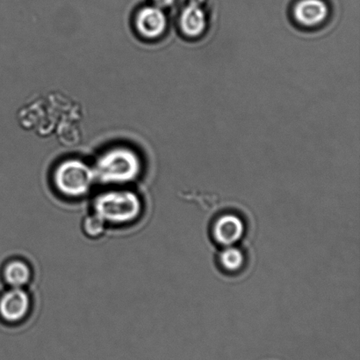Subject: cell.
<instances>
[{
    "mask_svg": "<svg viewBox=\"0 0 360 360\" xmlns=\"http://www.w3.org/2000/svg\"><path fill=\"white\" fill-rule=\"evenodd\" d=\"M145 201L130 187H106L92 198L91 212L110 228L133 226L145 215Z\"/></svg>",
    "mask_w": 360,
    "mask_h": 360,
    "instance_id": "6da1fadb",
    "label": "cell"
},
{
    "mask_svg": "<svg viewBox=\"0 0 360 360\" xmlns=\"http://www.w3.org/2000/svg\"><path fill=\"white\" fill-rule=\"evenodd\" d=\"M92 168L97 183L105 187H129L138 181L143 169L138 153L126 146L102 153Z\"/></svg>",
    "mask_w": 360,
    "mask_h": 360,
    "instance_id": "7a4b0ae2",
    "label": "cell"
},
{
    "mask_svg": "<svg viewBox=\"0 0 360 360\" xmlns=\"http://www.w3.org/2000/svg\"><path fill=\"white\" fill-rule=\"evenodd\" d=\"M96 183L92 166L81 159H65L53 171V188L60 198L69 201H80L88 198Z\"/></svg>",
    "mask_w": 360,
    "mask_h": 360,
    "instance_id": "3957f363",
    "label": "cell"
},
{
    "mask_svg": "<svg viewBox=\"0 0 360 360\" xmlns=\"http://www.w3.org/2000/svg\"><path fill=\"white\" fill-rule=\"evenodd\" d=\"M34 301L28 288H6L0 292V322L3 324H22L33 311Z\"/></svg>",
    "mask_w": 360,
    "mask_h": 360,
    "instance_id": "277c9868",
    "label": "cell"
},
{
    "mask_svg": "<svg viewBox=\"0 0 360 360\" xmlns=\"http://www.w3.org/2000/svg\"><path fill=\"white\" fill-rule=\"evenodd\" d=\"M247 226L238 212L226 211L216 215L210 224L212 242L219 248L238 245L245 237Z\"/></svg>",
    "mask_w": 360,
    "mask_h": 360,
    "instance_id": "5b68a950",
    "label": "cell"
},
{
    "mask_svg": "<svg viewBox=\"0 0 360 360\" xmlns=\"http://www.w3.org/2000/svg\"><path fill=\"white\" fill-rule=\"evenodd\" d=\"M34 269L28 260L13 256L2 263L0 276L6 288H28L34 279Z\"/></svg>",
    "mask_w": 360,
    "mask_h": 360,
    "instance_id": "8992f818",
    "label": "cell"
},
{
    "mask_svg": "<svg viewBox=\"0 0 360 360\" xmlns=\"http://www.w3.org/2000/svg\"><path fill=\"white\" fill-rule=\"evenodd\" d=\"M135 25L136 31L143 38L155 40L165 32L167 19L161 8L156 6H146L136 15Z\"/></svg>",
    "mask_w": 360,
    "mask_h": 360,
    "instance_id": "52a82bcc",
    "label": "cell"
},
{
    "mask_svg": "<svg viewBox=\"0 0 360 360\" xmlns=\"http://www.w3.org/2000/svg\"><path fill=\"white\" fill-rule=\"evenodd\" d=\"M298 24L314 28L325 22L329 15V6L325 0H299L293 10Z\"/></svg>",
    "mask_w": 360,
    "mask_h": 360,
    "instance_id": "ba28073f",
    "label": "cell"
},
{
    "mask_svg": "<svg viewBox=\"0 0 360 360\" xmlns=\"http://www.w3.org/2000/svg\"><path fill=\"white\" fill-rule=\"evenodd\" d=\"M247 255L238 245L220 248L216 255V265L222 274L236 276L241 274L247 266Z\"/></svg>",
    "mask_w": 360,
    "mask_h": 360,
    "instance_id": "9c48e42d",
    "label": "cell"
},
{
    "mask_svg": "<svg viewBox=\"0 0 360 360\" xmlns=\"http://www.w3.org/2000/svg\"><path fill=\"white\" fill-rule=\"evenodd\" d=\"M179 26L183 34L190 38H199L204 34L206 15L202 5L189 2L180 15Z\"/></svg>",
    "mask_w": 360,
    "mask_h": 360,
    "instance_id": "30bf717a",
    "label": "cell"
},
{
    "mask_svg": "<svg viewBox=\"0 0 360 360\" xmlns=\"http://www.w3.org/2000/svg\"><path fill=\"white\" fill-rule=\"evenodd\" d=\"M81 230L86 238L99 240L106 235L108 228L98 215L89 212L82 219Z\"/></svg>",
    "mask_w": 360,
    "mask_h": 360,
    "instance_id": "8fae6325",
    "label": "cell"
},
{
    "mask_svg": "<svg viewBox=\"0 0 360 360\" xmlns=\"http://www.w3.org/2000/svg\"><path fill=\"white\" fill-rule=\"evenodd\" d=\"M176 0H153L156 6L159 8H169L172 5L174 4Z\"/></svg>",
    "mask_w": 360,
    "mask_h": 360,
    "instance_id": "7c38bea8",
    "label": "cell"
}]
</instances>
